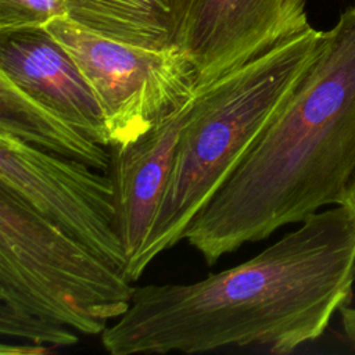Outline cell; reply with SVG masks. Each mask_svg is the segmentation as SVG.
<instances>
[{
	"label": "cell",
	"instance_id": "obj_13",
	"mask_svg": "<svg viewBox=\"0 0 355 355\" xmlns=\"http://www.w3.org/2000/svg\"><path fill=\"white\" fill-rule=\"evenodd\" d=\"M67 14V0H0V33L44 28Z\"/></svg>",
	"mask_w": 355,
	"mask_h": 355
},
{
	"label": "cell",
	"instance_id": "obj_3",
	"mask_svg": "<svg viewBox=\"0 0 355 355\" xmlns=\"http://www.w3.org/2000/svg\"><path fill=\"white\" fill-rule=\"evenodd\" d=\"M322 37L323 31L309 26L197 90L132 282L155 257L183 240L191 220L282 112L315 58Z\"/></svg>",
	"mask_w": 355,
	"mask_h": 355
},
{
	"label": "cell",
	"instance_id": "obj_1",
	"mask_svg": "<svg viewBox=\"0 0 355 355\" xmlns=\"http://www.w3.org/2000/svg\"><path fill=\"white\" fill-rule=\"evenodd\" d=\"M354 280L355 215L334 205L230 269L190 284L135 287L101 344L111 355L227 347L290 354L324 333L349 304Z\"/></svg>",
	"mask_w": 355,
	"mask_h": 355
},
{
	"label": "cell",
	"instance_id": "obj_7",
	"mask_svg": "<svg viewBox=\"0 0 355 355\" xmlns=\"http://www.w3.org/2000/svg\"><path fill=\"white\" fill-rule=\"evenodd\" d=\"M305 4L306 0H193L178 50L194 68L197 90L309 28Z\"/></svg>",
	"mask_w": 355,
	"mask_h": 355
},
{
	"label": "cell",
	"instance_id": "obj_11",
	"mask_svg": "<svg viewBox=\"0 0 355 355\" xmlns=\"http://www.w3.org/2000/svg\"><path fill=\"white\" fill-rule=\"evenodd\" d=\"M0 133L108 173L111 153L0 72Z\"/></svg>",
	"mask_w": 355,
	"mask_h": 355
},
{
	"label": "cell",
	"instance_id": "obj_8",
	"mask_svg": "<svg viewBox=\"0 0 355 355\" xmlns=\"http://www.w3.org/2000/svg\"><path fill=\"white\" fill-rule=\"evenodd\" d=\"M196 96L161 116L139 137L111 146L107 175L114 186L116 229L128 257L125 276L130 282L161 205L178 139Z\"/></svg>",
	"mask_w": 355,
	"mask_h": 355
},
{
	"label": "cell",
	"instance_id": "obj_14",
	"mask_svg": "<svg viewBox=\"0 0 355 355\" xmlns=\"http://www.w3.org/2000/svg\"><path fill=\"white\" fill-rule=\"evenodd\" d=\"M340 315H341V322H343L344 331H345L348 340L355 347V306H351L349 304L341 306Z\"/></svg>",
	"mask_w": 355,
	"mask_h": 355
},
{
	"label": "cell",
	"instance_id": "obj_12",
	"mask_svg": "<svg viewBox=\"0 0 355 355\" xmlns=\"http://www.w3.org/2000/svg\"><path fill=\"white\" fill-rule=\"evenodd\" d=\"M0 333L53 348L69 347L79 341L73 329L7 304H0Z\"/></svg>",
	"mask_w": 355,
	"mask_h": 355
},
{
	"label": "cell",
	"instance_id": "obj_10",
	"mask_svg": "<svg viewBox=\"0 0 355 355\" xmlns=\"http://www.w3.org/2000/svg\"><path fill=\"white\" fill-rule=\"evenodd\" d=\"M193 0H67V17L103 36L154 50L178 49Z\"/></svg>",
	"mask_w": 355,
	"mask_h": 355
},
{
	"label": "cell",
	"instance_id": "obj_15",
	"mask_svg": "<svg viewBox=\"0 0 355 355\" xmlns=\"http://www.w3.org/2000/svg\"><path fill=\"white\" fill-rule=\"evenodd\" d=\"M347 208H349L352 211V214L355 215V178L347 191V196H345V200H344V204Z\"/></svg>",
	"mask_w": 355,
	"mask_h": 355
},
{
	"label": "cell",
	"instance_id": "obj_6",
	"mask_svg": "<svg viewBox=\"0 0 355 355\" xmlns=\"http://www.w3.org/2000/svg\"><path fill=\"white\" fill-rule=\"evenodd\" d=\"M0 186L125 273L128 257L107 173L0 133Z\"/></svg>",
	"mask_w": 355,
	"mask_h": 355
},
{
	"label": "cell",
	"instance_id": "obj_2",
	"mask_svg": "<svg viewBox=\"0 0 355 355\" xmlns=\"http://www.w3.org/2000/svg\"><path fill=\"white\" fill-rule=\"evenodd\" d=\"M355 178V6L323 31L298 87L187 226L208 265L241 245L343 205Z\"/></svg>",
	"mask_w": 355,
	"mask_h": 355
},
{
	"label": "cell",
	"instance_id": "obj_9",
	"mask_svg": "<svg viewBox=\"0 0 355 355\" xmlns=\"http://www.w3.org/2000/svg\"><path fill=\"white\" fill-rule=\"evenodd\" d=\"M0 72L92 140L110 146L93 92L73 58L46 28L0 33Z\"/></svg>",
	"mask_w": 355,
	"mask_h": 355
},
{
	"label": "cell",
	"instance_id": "obj_4",
	"mask_svg": "<svg viewBox=\"0 0 355 355\" xmlns=\"http://www.w3.org/2000/svg\"><path fill=\"white\" fill-rule=\"evenodd\" d=\"M123 270L0 186V304L98 336L129 308Z\"/></svg>",
	"mask_w": 355,
	"mask_h": 355
},
{
	"label": "cell",
	"instance_id": "obj_5",
	"mask_svg": "<svg viewBox=\"0 0 355 355\" xmlns=\"http://www.w3.org/2000/svg\"><path fill=\"white\" fill-rule=\"evenodd\" d=\"M93 92L110 147L130 141L197 94L196 72L178 50H154L96 33L68 17L44 26Z\"/></svg>",
	"mask_w": 355,
	"mask_h": 355
}]
</instances>
